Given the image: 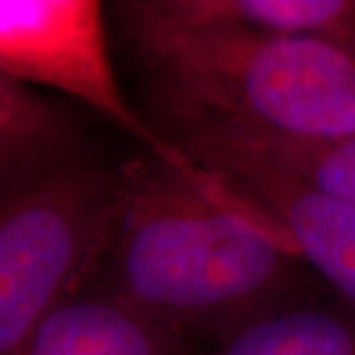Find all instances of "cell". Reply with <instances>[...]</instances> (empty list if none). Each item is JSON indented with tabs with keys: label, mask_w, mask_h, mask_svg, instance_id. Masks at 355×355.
Masks as SVG:
<instances>
[{
	"label": "cell",
	"mask_w": 355,
	"mask_h": 355,
	"mask_svg": "<svg viewBox=\"0 0 355 355\" xmlns=\"http://www.w3.org/2000/svg\"><path fill=\"white\" fill-rule=\"evenodd\" d=\"M216 355H355V310L291 304L223 338Z\"/></svg>",
	"instance_id": "obj_8"
},
{
	"label": "cell",
	"mask_w": 355,
	"mask_h": 355,
	"mask_svg": "<svg viewBox=\"0 0 355 355\" xmlns=\"http://www.w3.org/2000/svg\"><path fill=\"white\" fill-rule=\"evenodd\" d=\"M237 140L312 188L355 207V135L342 140H284L227 128H200ZM193 132V130H188Z\"/></svg>",
	"instance_id": "obj_10"
},
{
	"label": "cell",
	"mask_w": 355,
	"mask_h": 355,
	"mask_svg": "<svg viewBox=\"0 0 355 355\" xmlns=\"http://www.w3.org/2000/svg\"><path fill=\"white\" fill-rule=\"evenodd\" d=\"M0 76L77 99L127 130L154 158L198 182L214 180L130 105L97 0H0Z\"/></svg>",
	"instance_id": "obj_4"
},
{
	"label": "cell",
	"mask_w": 355,
	"mask_h": 355,
	"mask_svg": "<svg viewBox=\"0 0 355 355\" xmlns=\"http://www.w3.org/2000/svg\"><path fill=\"white\" fill-rule=\"evenodd\" d=\"M114 12L168 139L200 128L310 142L355 135V44L202 18L176 0L119 2Z\"/></svg>",
	"instance_id": "obj_2"
},
{
	"label": "cell",
	"mask_w": 355,
	"mask_h": 355,
	"mask_svg": "<svg viewBox=\"0 0 355 355\" xmlns=\"http://www.w3.org/2000/svg\"><path fill=\"white\" fill-rule=\"evenodd\" d=\"M103 261L107 294L178 336H231L296 304L300 257L216 176L198 182L146 154L121 168Z\"/></svg>",
	"instance_id": "obj_1"
},
{
	"label": "cell",
	"mask_w": 355,
	"mask_h": 355,
	"mask_svg": "<svg viewBox=\"0 0 355 355\" xmlns=\"http://www.w3.org/2000/svg\"><path fill=\"white\" fill-rule=\"evenodd\" d=\"M182 340L103 292L76 296L55 308L20 355H190Z\"/></svg>",
	"instance_id": "obj_7"
},
{
	"label": "cell",
	"mask_w": 355,
	"mask_h": 355,
	"mask_svg": "<svg viewBox=\"0 0 355 355\" xmlns=\"http://www.w3.org/2000/svg\"><path fill=\"white\" fill-rule=\"evenodd\" d=\"M121 170L89 164L0 202V355H20L105 257Z\"/></svg>",
	"instance_id": "obj_3"
},
{
	"label": "cell",
	"mask_w": 355,
	"mask_h": 355,
	"mask_svg": "<svg viewBox=\"0 0 355 355\" xmlns=\"http://www.w3.org/2000/svg\"><path fill=\"white\" fill-rule=\"evenodd\" d=\"M89 162L76 114L32 85L0 76V198Z\"/></svg>",
	"instance_id": "obj_6"
},
{
	"label": "cell",
	"mask_w": 355,
	"mask_h": 355,
	"mask_svg": "<svg viewBox=\"0 0 355 355\" xmlns=\"http://www.w3.org/2000/svg\"><path fill=\"white\" fill-rule=\"evenodd\" d=\"M172 140L239 200L275 223L296 254L355 310V207L270 164L219 132L193 130Z\"/></svg>",
	"instance_id": "obj_5"
},
{
	"label": "cell",
	"mask_w": 355,
	"mask_h": 355,
	"mask_svg": "<svg viewBox=\"0 0 355 355\" xmlns=\"http://www.w3.org/2000/svg\"><path fill=\"white\" fill-rule=\"evenodd\" d=\"M184 12L282 36L355 44V0H176Z\"/></svg>",
	"instance_id": "obj_9"
}]
</instances>
